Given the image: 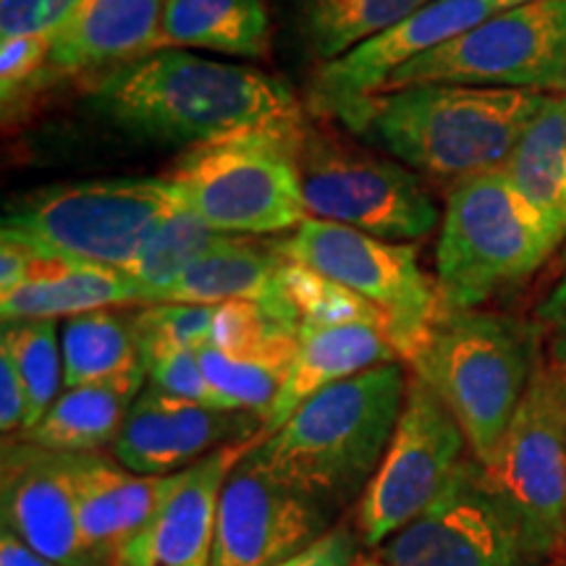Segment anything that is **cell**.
<instances>
[{
	"label": "cell",
	"instance_id": "obj_28",
	"mask_svg": "<svg viewBox=\"0 0 566 566\" xmlns=\"http://www.w3.org/2000/svg\"><path fill=\"white\" fill-rule=\"evenodd\" d=\"M504 171L548 226L566 239V95H546L541 111L504 163Z\"/></svg>",
	"mask_w": 566,
	"mask_h": 566
},
{
	"label": "cell",
	"instance_id": "obj_2",
	"mask_svg": "<svg viewBox=\"0 0 566 566\" xmlns=\"http://www.w3.org/2000/svg\"><path fill=\"white\" fill-rule=\"evenodd\" d=\"M546 92L412 84L338 113L352 134L430 179L462 181L504 168Z\"/></svg>",
	"mask_w": 566,
	"mask_h": 566
},
{
	"label": "cell",
	"instance_id": "obj_23",
	"mask_svg": "<svg viewBox=\"0 0 566 566\" xmlns=\"http://www.w3.org/2000/svg\"><path fill=\"white\" fill-rule=\"evenodd\" d=\"M300 346L279 399L265 417L263 436H271L325 388L386 363H401L386 328L373 323L300 325Z\"/></svg>",
	"mask_w": 566,
	"mask_h": 566
},
{
	"label": "cell",
	"instance_id": "obj_15",
	"mask_svg": "<svg viewBox=\"0 0 566 566\" xmlns=\"http://www.w3.org/2000/svg\"><path fill=\"white\" fill-rule=\"evenodd\" d=\"M334 512L239 462L218 504L212 566H279L331 533Z\"/></svg>",
	"mask_w": 566,
	"mask_h": 566
},
{
	"label": "cell",
	"instance_id": "obj_34",
	"mask_svg": "<svg viewBox=\"0 0 566 566\" xmlns=\"http://www.w3.org/2000/svg\"><path fill=\"white\" fill-rule=\"evenodd\" d=\"M51 38H13L0 45V95L3 108L32 92L45 90Z\"/></svg>",
	"mask_w": 566,
	"mask_h": 566
},
{
	"label": "cell",
	"instance_id": "obj_32",
	"mask_svg": "<svg viewBox=\"0 0 566 566\" xmlns=\"http://www.w3.org/2000/svg\"><path fill=\"white\" fill-rule=\"evenodd\" d=\"M281 281L300 325L373 323L386 328L388 334V317L378 307H373L370 302L349 292L342 283L325 279V275L313 271V268L286 260Z\"/></svg>",
	"mask_w": 566,
	"mask_h": 566
},
{
	"label": "cell",
	"instance_id": "obj_40",
	"mask_svg": "<svg viewBox=\"0 0 566 566\" xmlns=\"http://www.w3.org/2000/svg\"><path fill=\"white\" fill-rule=\"evenodd\" d=\"M34 265V250L19 239L0 237V294L17 292Z\"/></svg>",
	"mask_w": 566,
	"mask_h": 566
},
{
	"label": "cell",
	"instance_id": "obj_8",
	"mask_svg": "<svg viewBox=\"0 0 566 566\" xmlns=\"http://www.w3.org/2000/svg\"><path fill=\"white\" fill-rule=\"evenodd\" d=\"M300 179L310 218L349 226L384 242H417L441 210L405 163L367 153L334 134L304 126Z\"/></svg>",
	"mask_w": 566,
	"mask_h": 566
},
{
	"label": "cell",
	"instance_id": "obj_31",
	"mask_svg": "<svg viewBox=\"0 0 566 566\" xmlns=\"http://www.w3.org/2000/svg\"><path fill=\"white\" fill-rule=\"evenodd\" d=\"M0 352H6L17 365L27 391V424L24 433L45 417L63 386V349L61 331L55 321H17L3 323ZM17 436V438H21Z\"/></svg>",
	"mask_w": 566,
	"mask_h": 566
},
{
	"label": "cell",
	"instance_id": "obj_1",
	"mask_svg": "<svg viewBox=\"0 0 566 566\" xmlns=\"http://www.w3.org/2000/svg\"><path fill=\"white\" fill-rule=\"evenodd\" d=\"M84 97L118 132L187 150L307 113L279 76L192 51L142 55L84 84Z\"/></svg>",
	"mask_w": 566,
	"mask_h": 566
},
{
	"label": "cell",
	"instance_id": "obj_16",
	"mask_svg": "<svg viewBox=\"0 0 566 566\" xmlns=\"http://www.w3.org/2000/svg\"><path fill=\"white\" fill-rule=\"evenodd\" d=\"M265 420L244 409H216L147 384L129 409L113 457L137 475H174L223 446L252 441Z\"/></svg>",
	"mask_w": 566,
	"mask_h": 566
},
{
	"label": "cell",
	"instance_id": "obj_14",
	"mask_svg": "<svg viewBox=\"0 0 566 566\" xmlns=\"http://www.w3.org/2000/svg\"><path fill=\"white\" fill-rule=\"evenodd\" d=\"M522 3L530 0H430L357 51L317 66L304 111L315 118H336L344 108L384 90L394 71L417 55L436 51Z\"/></svg>",
	"mask_w": 566,
	"mask_h": 566
},
{
	"label": "cell",
	"instance_id": "obj_24",
	"mask_svg": "<svg viewBox=\"0 0 566 566\" xmlns=\"http://www.w3.org/2000/svg\"><path fill=\"white\" fill-rule=\"evenodd\" d=\"M126 304H145L139 283L129 273L34 252L27 281L17 292L0 294V315L3 323L55 321Z\"/></svg>",
	"mask_w": 566,
	"mask_h": 566
},
{
	"label": "cell",
	"instance_id": "obj_20",
	"mask_svg": "<svg viewBox=\"0 0 566 566\" xmlns=\"http://www.w3.org/2000/svg\"><path fill=\"white\" fill-rule=\"evenodd\" d=\"M163 0H84L51 38L45 87L59 80L84 84L155 53Z\"/></svg>",
	"mask_w": 566,
	"mask_h": 566
},
{
	"label": "cell",
	"instance_id": "obj_33",
	"mask_svg": "<svg viewBox=\"0 0 566 566\" xmlns=\"http://www.w3.org/2000/svg\"><path fill=\"white\" fill-rule=\"evenodd\" d=\"M216 313L218 304L216 307L176 302L142 304V310L134 313V334H137L142 365L174 349L200 352L210 342Z\"/></svg>",
	"mask_w": 566,
	"mask_h": 566
},
{
	"label": "cell",
	"instance_id": "obj_36",
	"mask_svg": "<svg viewBox=\"0 0 566 566\" xmlns=\"http://www.w3.org/2000/svg\"><path fill=\"white\" fill-rule=\"evenodd\" d=\"M84 0H0V40L53 38Z\"/></svg>",
	"mask_w": 566,
	"mask_h": 566
},
{
	"label": "cell",
	"instance_id": "obj_3",
	"mask_svg": "<svg viewBox=\"0 0 566 566\" xmlns=\"http://www.w3.org/2000/svg\"><path fill=\"white\" fill-rule=\"evenodd\" d=\"M409 375L386 363L307 399L247 454L275 483L331 509L363 499L405 409Z\"/></svg>",
	"mask_w": 566,
	"mask_h": 566
},
{
	"label": "cell",
	"instance_id": "obj_7",
	"mask_svg": "<svg viewBox=\"0 0 566 566\" xmlns=\"http://www.w3.org/2000/svg\"><path fill=\"white\" fill-rule=\"evenodd\" d=\"M181 208L179 189L166 176L55 184L6 205L0 237L48 258L129 273L155 229Z\"/></svg>",
	"mask_w": 566,
	"mask_h": 566
},
{
	"label": "cell",
	"instance_id": "obj_25",
	"mask_svg": "<svg viewBox=\"0 0 566 566\" xmlns=\"http://www.w3.org/2000/svg\"><path fill=\"white\" fill-rule=\"evenodd\" d=\"M189 48L263 59L271 51L265 0H163L155 51Z\"/></svg>",
	"mask_w": 566,
	"mask_h": 566
},
{
	"label": "cell",
	"instance_id": "obj_38",
	"mask_svg": "<svg viewBox=\"0 0 566 566\" xmlns=\"http://www.w3.org/2000/svg\"><path fill=\"white\" fill-rule=\"evenodd\" d=\"M359 558V535L352 527H334L300 556L279 566H352Z\"/></svg>",
	"mask_w": 566,
	"mask_h": 566
},
{
	"label": "cell",
	"instance_id": "obj_12",
	"mask_svg": "<svg viewBox=\"0 0 566 566\" xmlns=\"http://www.w3.org/2000/svg\"><path fill=\"white\" fill-rule=\"evenodd\" d=\"M467 438L438 394L409 375L405 409L388 451L354 512V530L367 548H380L449 488L467 459Z\"/></svg>",
	"mask_w": 566,
	"mask_h": 566
},
{
	"label": "cell",
	"instance_id": "obj_6",
	"mask_svg": "<svg viewBox=\"0 0 566 566\" xmlns=\"http://www.w3.org/2000/svg\"><path fill=\"white\" fill-rule=\"evenodd\" d=\"M556 247L504 168L457 181L446 197L436 242L433 281L441 307L478 310L533 279Z\"/></svg>",
	"mask_w": 566,
	"mask_h": 566
},
{
	"label": "cell",
	"instance_id": "obj_4",
	"mask_svg": "<svg viewBox=\"0 0 566 566\" xmlns=\"http://www.w3.org/2000/svg\"><path fill=\"white\" fill-rule=\"evenodd\" d=\"M541 325L485 310L441 307L407 357L454 415L470 457L488 464L541 367Z\"/></svg>",
	"mask_w": 566,
	"mask_h": 566
},
{
	"label": "cell",
	"instance_id": "obj_39",
	"mask_svg": "<svg viewBox=\"0 0 566 566\" xmlns=\"http://www.w3.org/2000/svg\"><path fill=\"white\" fill-rule=\"evenodd\" d=\"M27 424V391L13 359L0 352V430L6 438L21 436Z\"/></svg>",
	"mask_w": 566,
	"mask_h": 566
},
{
	"label": "cell",
	"instance_id": "obj_10",
	"mask_svg": "<svg viewBox=\"0 0 566 566\" xmlns=\"http://www.w3.org/2000/svg\"><path fill=\"white\" fill-rule=\"evenodd\" d=\"M566 71V0H530L394 71L384 90L412 84L533 90L556 95Z\"/></svg>",
	"mask_w": 566,
	"mask_h": 566
},
{
	"label": "cell",
	"instance_id": "obj_29",
	"mask_svg": "<svg viewBox=\"0 0 566 566\" xmlns=\"http://www.w3.org/2000/svg\"><path fill=\"white\" fill-rule=\"evenodd\" d=\"M61 349L63 388L145 373L134 334V315L116 313L113 307L69 317L61 331Z\"/></svg>",
	"mask_w": 566,
	"mask_h": 566
},
{
	"label": "cell",
	"instance_id": "obj_17",
	"mask_svg": "<svg viewBox=\"0 0 566 566\" xmlns=\"http://www.w3.org/2000/svg\"><path fill=\"white\" fill-rule=\"evenodd\" d=\"M3 530L63 566H97L76 516L74 454L6 438L0 462Z\"/></svg>",
	"mask_w": 566,
	"mask_h": 566
},
{
	"label": "cell",
	"instance_id": "obj_30",
	"mask_svg": "<svg viewBox=\"0 0 566 566\" xmlns=\"http://www.w3.org/2000/svg\"><path fill=\"white\" fill-rule=\"evenodd\" d=\"M229 239L231 233L210 229L202 218H197L187 208L168 216L147 239L145 250L129 268V275L139 283L145 304L160 302L166 289L174 286L197 260L218 250Z\"/></svg>",
	"mask_w": 566,
	"mask_h": 566
},
{
	"label": "cell",
	"instance_id": "obj_27",
	"mask_svg": "<svg viewBox=\"0 0 566 566\" xmlns=\"http://www.w3.org/2000/svg\"><path fill=\"white\" fill-rule=\"evenodd\" d=\"M289 30L315 63L344 59L430 0H281Z\"/></svg>",
	"mask_w": 566,
	"mask_h": 566
},
{
	"label": "cell",
	"instance_id": "obj_41",
	"mask_svg": "<svg viewBox=\"0 0 566 566\" xmlns=\"http://www.w3.org/2000/svg\"><path fill=\"white\" fill-rule=\"evenodd\" d=\"M0 566H63L53 558L42 556L40 551L27 546L17 535L3 530L0 533Z\"/></svg>",
	"mask_w": 566,
	"mask_h": 566
},
{
	"label": "cell",
	"instance_id": "obj_26",
	"mask_svg": "<svg viewBox=\"0 0 566 566\" xmlns=\"http://www.w3.org/2000/svg\"><path fill=\"white\" fill-rule=\"evenodd\" d=\"M145 386L147 375L139 373L66 388L45 417L21 438L66 454H97L105 446H113L122 433L129 409Z\"/></svg>",
	"mask_w": 566,
	"mask_h": 566
},
{
	"label": "cell",
	"instance_id": "obj_19",
	"mask_svg": "<svg viewBox=\"0 0 566 566\" xmlns=\"http://www.w3.org/2000/svg\"><path fill=\"white\" fill-rule=\"evenodd\" d=\"M252 441L231 443L200 462L176 472V480L153 520L126 543L118 562L124 566H212L218 504L226 480L250 454Z\"/></svg>",
	"mask_w": 566,
	"mask_h": 566
},
{
	"label": "cell",
	"instance_id": "obj_5",
	"mask_svg": "<svg viewBox=\"0 0 566 566\" xmlns=\"http://www.w3.org/2000/svg\"><path fill=\"white\" fill-rule=\"evenodd\" d=\"M307 116L189 147L166 179L184 208L231 237H275L307 221L300 147Z\"/></svg>",
	"mask_w": 566,
	"mask_h": 566
},
{
	"label": "cell",
	"instance_id": "obj_43",
	"mask_svg": "<svg viewBox=\"0 0 566 566\" xmlns=\"http://www.w3.org/2000/svg\"><path fill=\"white\" fill-rule=\"evenodd\" d=\"M556 95H566V71H564V80H562V84H558V92Z\"/></svg>",
	"mask_w": 566,
	"mask_h": 566
},
{
	"label": "cell",
	"instance_id": "obj_13",
	"mask_svg": "<svg viewBox=\"0 0 566 566\" xmlns=\"http://www.w3.org/2000/svg\"><path fill=\"white\" fill-rule=\"evenodd\" d=\"M384 566H541L525 533L467 459L417 520L375 551Z\"/></svg>",
	"mask_w": 566,
	"mask_h": 566
},
{
	"label": "cell",
	"instance_id": "obj_22",
	"mask_svg": "<svg viewBox=\"0 0 566 566\" xmlns=\"http://www.w3.org/2000/svg\"><path fill=\"white\" fill-rule=\"evenodd\" d=\"M286 260L279 239L265 242L263 237H231L218 250L197 260L174 286L166 289L160 302L212 307L226 302H254L300 331V321L281 281Z\"/></svg>",
	"mask_w": 566,
	"mask_h": 566
},
{
	"label": "cell",
	"instance_id": "obj_37",
	"mask_svg": "<svg viewBox=\"0 0 566 566\" xmlns=\"http://www.w3.org/2000/svg\"><path fill=\"white\" fill-rule=\"evenodd\" d=\"M537 323L548 336L551 357L556 365L566 367V250L562 254V271H558L554 286L535 307Z\"/></svg>",
	"mask_w": 566,
	"mask_h": 566
},
{
	"label": "cell",
	"instance_id": "obj_18",
	"mask_svg": "<svg viewBox=\"0 0 566 566\" xmlns=\"http://www.w3.org/2000/svg\"><path fill=\"white\" fill-rule=\"evenodd\" d=\"M300 331L263 304H218L210 342L200 349L202 370L226 409L265 420L292 373Z\"/></svg>",
	"mask_w": 566,
	"mask_h": 566
},
{
	"label": "cell",
	"instance_id": "obj_35",
	"mask_svg": "<svg viewBox=\"0 0 566 566\" xmlns=\"http://www.w3.org/2000/svg\"><path fill=\"white\" fill-rule=\"evenodd\" d=\"M145 373L147 384L160 388V391L195 401V405L226 409L221 399H218V394L212 391L197 349H174L160 354V357H155L153 363L145 365Z\"/></svg>",
	"mask_w": 566,
	"mask_h": 566
},
{
	"label": "cell",
	"instance_id": "obj_11",
	"mask_svg": "<svg viewBox=\"0 0 566 566\" xmlns=\"http://www.w3.org/2000/svg\"><path fill=\"white\" fill-rule=\"evenodd\" d=\"M283 254L342 283L388 317V336L405 359L441 313L436 281L420 268L412 244L375 239L349 226L307 218L279 239Z\"/></svg>",
	"mask_w": 566,
	"mask_h": 566
},
{
	"label": "cell",
	"instance_id": "obj_42",
	"mask_svg": "<svg viewBox=\"0 0 566 566\" xmlns=\"http://www.w3.org/2000/svg\"><path fill=\"white\" fill-rule=\"evenodd\" d=\"M352 566H384V564H380V558H378V556H370V558H363V556H359L357 562H354Z\"/></svg>",
	"mask_w": 566,
	"mask_h": 566
},
{
	"label": "cell",
	"instance_id": "obj_21",
	"mask_svg": "<svg viewBox=\"0 0 566 566\" xmlns=\"http://www.w3.org/2000/svg\"><path fill=\"white\" fill-rule=\"evenodd\" d=\"M174 475H137L118 459L74 454L76 516L92 562H118L126 543L158 512Z\"/></svg>",
	"mask_w": 566,
	"mask_h": 566
},
{
	"label": "cell",
	"instance_id": "obj_9",
	"mask_svg": "<svg viewBox=\"0 0 566 566\" xmlns=\"http://www.w3.org/2000/svg\"><path fill=\"white\" fill-rule=\"evenodd\" d=\"M488 485L543 562L566 546V367H537L488 464Z\"/></svg>",
	"mask_w": 566,
	"mask_h": 566
},
{
	"label": "cell",
	"instance_id": "obj_44",
	"mask_svg": "<svg viewBox=\"0 0 566 566\" xmlns=\"http://www.w3.org/2000/svg\"><path fill=\"white\" fill-rule=\"evenodd\" d=\"M97 566H124L122 562H108V564H97Z\"/></svg>",
	"mask_w": 566,
	"mask_h": 566
}]
</instances>
